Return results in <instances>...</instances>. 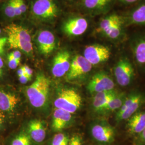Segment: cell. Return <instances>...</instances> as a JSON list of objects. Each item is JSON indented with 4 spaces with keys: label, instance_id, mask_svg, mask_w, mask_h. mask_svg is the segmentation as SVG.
Returning <instances> with one entry per match:
<instances>
[{
    "label": "cell",
    "instance_id": "1",
    "mask_svg": "<svg viewBox=\"0 0 145 145\" xmlns=\"http://www.w3.org/2000/svg\"><path fill=\"white\" fill-rule=\"evenodd\" d=\"M3 29L7 37L8 45L10 48L31 54L33 52V46L28 29L12 23L5 25Z\"/></svg>",
    "mask_w": 145,
    "mask_h": 145
},
{
    "label": "cell",
    "instance_id": "2",
    "mask_svg": "<svg viewBox=\"0 0 145 145\" xmlns=\"http://www.w3.org/2000/svg\"><path fill=\"white\" fill-rule=\"evenodd\" d=\"M50 81L42 73H39L34 82L26 88L27 99L31 105L36 109L44 108L49 97Z\"/></svg>",
    "mask_w": 145,
    "mask_h": 145
},
{
    "label": "cell",
    "instance_id": "3",
    "mask_svg": "<svg viewBox=\"0 0 145 145\" xmlns=\"http://www.w3.org/2000/svg\"><path fill=\"white\" fill-rule=\"evenodd\" d=\"M31 12L37 20L49 23L57 18L60 9L53 0H34L31 4Z\"/></svg>",
    "mask_w": 145,
    "mask_h": 145
},
{
    "label": "cell",
    "instance_id": "4",
    "mask_svg": "<svg viewBox=\"0 0 145 145\" xmlns=\"http://www.w3.org/2000/svg\"><path fill=\"white\" fill-rule=\"evenodd\" d=\"M20 104V97L14 89L9 86L0 85V110L9 120L15 117Z\"/></svg>",
    "mask_w": 145,
    "mask_h": 145
},
{
    "label": "cell",
    "instance_id": "5",
    "mask_svg": "<svg viewBox=\"0 0 145 145\" xmlns=\"http://www.w3.org/2000/svg\"><path fill=\"white\" fill-rule=\"evenodd\" d=\"M57 109L66 111L72 114L79 109L82 104V98L75 90L69 89L62 90L54 101Z\"/></svg>",
    "mask_w": 145,
    "mask_h": 145
},
{
    "label": "cell",
    "instance_id": "6",
    "mask_svg": "<svg viewBox=\"0 0 145 145\" xmlns=\"http://www.w3.org/2000/svg\"><path fill=\"white\" fill-rule=\"evenodd\" d=\"M111 52L107 46L94 44L86 47L83 57L92 65H96L106 61L110 57Z\"/></svg>",
    "mask_w": 145,
    "mask_h": 145
},
{
    "label": "cell",
    "instance_id": "7",
    "mask_svg": "<svg viewBox=\"0 0 145 145\" xmlns=\"http://www.w3.org/2000/svg\"><path fill=\"white\" fill-rule=\"evenodd\" d=\"M114 87L112 79L106 73L103 72L95 74L87 86L88 91L92 94L112 90L114 89Z\"/></svg>",
    "mask_w": 145,
    "mask_h": 145
},
{
    "label": "cell",
    "instance_id": "8",
    "mask_svg": "<svg viewBox=\"0 0 145 145\" xmlns=\"http://www.w3.org/2000/svg\"><path fill=\"white\" fill-rule=\"evenodd\" d=\"M114 74L117 83L122 87H126L131 82L135 72L130 61L126 58H122L116 65Z\"/></svg>",
    "mask_w": 145,
    "mask_h": 145
},
{
    "label": "cell",
    "instance_id": "9",
    "mask_svg": "<svg viewBox=\"0 0 145 145\" xmlns=\"http://www.w3.org/2000/svg\"><path fill=\"white\" fill-rule=\"evenodd\" d=\"M93 65L88 62L83 56L77 55L71 62L69 69L67 73V78L72 80L83 76L90 72Z\"/></svg>",
    "mask_w": 145,
    "mask_h": 145
},
{
    "label": "cell",
    "instance_id": "10",
    "mask_svg": "<svg viewBox=\"0 0 145 145\" xmlns=\"http://www.w3.org/2000/svg\"><path fill=\"white\" fill-rule=\"evenodd\" d=\"M88 27L87 20L81 17L71 18L62 26L63 31L69 36L76 37L83 35Z\"/></svg>",
    "mask_w": 145,
    "mask_h": 145
},
{
    "label": "cell",
    "instance_id": "11",
    "mask_svg": "<svg viewBox=\"0 0 145 145\" xmlns=\"http://www.w3.org/2000/svg\"><path fill=\"white\" fill-rule=\"evenodd\" d=\"M36 40L39 52L44 56H48L56 48V39L51 31L47 30L39 31Z\"/></svg>",
    "mask_w": 145,
    "mask_h": 145
},
{
    "label": "cell",
    "instance_id": "12",
    "mask_svg": "<svg viewBox=\"0 0 145 145\" xmlns=\"http://www.w3.org/2000/svg\"><path fill=\"white\" fill-rule=\"evenodd\" d=\"M71 66L70 54L66 50L58 52L54 57L52 73L56 78H61L67 73Z\"/></svg>",
    "mask_w": 145,
    "mask_h": 145
},
{
    "label": "cell",
    "instance_id": "13",
    "mask_svg": "<svg viewBox=\"0 0 145 145\" xmlns=\"http://www.w3.org/2000/svg\"><path fill=\"white\" fill-rule=\"evenodd\" d=\"M91 135L93 138L102 143H110L114 139V128L109 125H95L91 129Z\"/></svg>",
    "mask_w": 145,
    "mask_h": 145
},
{
    "label": "cell",
    "instance_id": "14",
    "mask_svg": "<svg viewBox=\"0 0 145 145\" xmlns=\"http://www.w3.org/2000/svg\"><path fill=\"white\" fill-rule=\"evenodd\" d=\"M72 118V114L60 109L54 110L52 117V127L54 131H59L65 129Z\"/></svg>",
    "mask_w": 145,
    "mask_h": 145
},
{
    "label": "cell",
    "instance_id": "15",
    "mask_svg": "<svg viewBox=\"0 0 145 145\" xmlns=\"http://www.w3.org/2000/svg\"><path fill=\"white\" fill-rule=\"evenodd\" d=\"M129 132L131 135H139L145 129V112H136L132 116L127 124Z\"/></svg>",
    "mask_w": 145,
    "mask_h": 145
},
{
    "label": "cell",
    "instance_id": "16",
    "mask_svg": "<svg viewBox=\"0 0 145 145\" xmlns=\"http://www.w3.org/2000/svg\"><path fill=\"white\" fill-rule=\"evenodd\" d=\"M29 136L36 142H42L46 137V129L42 122L38 119L31 120L28 124Z\"/></svg>",
    "mask_w": 145,
    "mask_h": 145
},
{
    "label": "cell",
    "instance_id": "17",
    "mask_svg": "<svg viewBox=\"0 0 145 145\" xmlns=\"http://www.w3.org/2000/svg\"><path fill=\"white\" fill-rule=\"evenodd\" d=\"M113 0H82V5L87 10L93 13H99L106 10Z\"/></svg>",
    "mask_w": 145,
    "mask_h": 145
},
{
    "label": "cell",
    "instance_id": "18",
    "mask_svg": "<svg viewBox=\"0 0 145 145\" xmlns=\"http://www.w3.org/2000/svg\"><path fill=\"white\" fill-rule=\"evenodd\" d=\"M117 93H118L114 89L95 94L93 101L94 110L97 112H102L110 99Z\"/></svg>",
    "mask_w": 145,
    "mask_h": 145
},
{
    "label": "cell",
    "instance_id": "19",
    "mask_svg": "<svg viewBox=\"0 0 145 145\" xmlns=\"http://www.w3.org/2000/svg\"><path fill=\"white\" fill-rule=\"evenodd\" d=\"M0 12L6 21H11L16 18L15 0H5L0 5Z\"/></svg>",
    "mask_w": 145,
    "mask_h": 145
},
{
    "label": "cell",
    "instance_id": "20",
    "mask_svg": "<svg viewBox=\"0 0 145 145\" xmlns=\"http://www.w3.org/2000/svg\"><path fill=\"white\" fill-rule=\"evenodd\" d=\"M122 19L119 16L116 14H111L103 18L99 24L97 31L105 34L110 30L114 25L120 22Z\"/></svg>",
    "mask_w": 145,
    "mask_h": 145
},
{
    "label": "cell",
    "instance_id": "21",
    "mask_svg": "<svg viewBox=\"0 0 145 145\" xmlns=\"http://www.w3.org/2000/svg\"><path fill=\"white\" fill-rule=\"evenodd\" d=\"M144 99L141 95H139L138 97L133 102L129 108L123 114L116 116V119L117 121H120L123 120L129 119L130 117L137 112L141 105L143 103Z\"/></svg>",
    "mask_w": 145,
    "mask_h": 145
},
{
    "label": "cell",
    "instance_id": "22",
    "mask_svg": "<svg viewBox=\"0 0 145 145\" xmlns=\"http://www.w3.org/2000/svg\"><path fill=\"white\" fill-rule=\"evenodd\" d=\"M126 97L124 93H117L110 99L103 109L102 112H114L118 110L124 103Z\"/></svg>",
    "mask_w": 145,
    "mask_h": 145
},
{
    "label": "cell",
    "instance_id": "23",
    "mask_svg": "<svg viewBox=\"0 0 145 145\" xmlns=\"http://www.w3.org/2000/svg\"><path fill=\"white\" fill-rule=\"evenodd\" d=\"M133 51L137 62L140 65H145V37L136 42Z\"/></svg>",
    "mask_w": 145,
    "mask_h": 145
},
{
    "label": "cell",
    "instance_id": "24",
    "mask_svg": "<svg viewBox=\"0 0 145 145\" xmlns=\"http://www.w3.org/2000/svg\"><path fill=\"white\" fill-rule=\"evenodd\" d=\"M130 21L132 24L145 25V3L133 11L130 16Z\"/></svg>",
    "mask_w": 145,
    "mask_h": 145
},
{
    "label": "cell",
    "instance_id": "25",
    "mask_svg": "<svg viewBox=\"0 0 145 145\" xmlns=\"http://www.w3.org/2000/svg\"><path fill=\"white\" fill-rule=\"evenodd\" d=\"M123 21L116 24L110 30L106 32L104 35L111 39H116L120 36L122 32Z\"/></svg>",
    "mask_w": 145,
    "mask_h": 145
},
{
    "label": "cell",
    "instance_id": "26",
    "mask_svg": "<svg viewBox=\"0 0 145 145\" xmlns=\"http://www.w3.org/2000/svg\"><path fill=\"white\" fill-rule=\"evenodd\" d=\"M10 145H31L30 137L25 133H21L12 140Z\"/></svg>",
    "mask_w": 145,
    "mask_h": 145
},
{
    "label": "cell",
    "instance_id": "27",
    "mask_svg": "<svg viewBox=\"0 0 145 145\" xmlns=\"http://www.w3.org/2000/svg\"><path fill=\"white\" fill-rule=\"evenodd\" d=\"M139 94L138 93H133L130 95L128 97H126L125 99L124 103L123 104L121 108L117 111L116 116H119L120 114H123L127 109L129 108L130 105L133 103V102L138 97Z\"/></svg>",
    "mask_w": 145,
    "mask_h": 145
},
{
    "label": "cell",
    "instance_id": "28",
    "mask_svg": "<svg viewBox=\"0 0 145 145\" xmlns=\"http://www.w3.org/2000/svg\"><path fill=\"white\" fill-rule=\"evenodd\" d=\"M68 141L69 139L66 135L58 133L53 137L52 145H68Z\"/></svg>",
    "mask_w": 145,
    "mask_h": 145
},
{
    "label": "cell",
    "instance_id": "29",
    "mask_svg": "<svg viewBox=\"0 0 145 145\" xmlns=\"http://www.w3.org/2000/svg\"><path fill=\"white\" fill-rule=\"evenodd\" d=\"M15 7L17 18L26 12L27 7L25 0H15Z\"/></svg>",
    "mask_w": 145,
    "mask_h": 145
},
{
    "label": "cell",
    "instance_id": "30",
    "mask_svg": "<svg viewBox=\"0 0 145 145\" xmlns=\"http://www.w3.org/2000/svg\"><path fill=\"white\" fill-rule=\"evenodd\" d=\"M9 119L1 110H0V132L5 129Z\"/></svg>",
    "mask_w": 145,
    "mask_h": 145
},
{
    "label": "cell",
    "instance_id": "31",
    "mask_svg": "<svg viewBox=\"0 0 145 145\" xmlns=\"http://www.w3.org/2000/svg\"><path fill=\"white\" fill-rule=\"evenodd\" d=\"M68 145H82L81 137L79 135H74L69 140Z\"/></svg>",
    "mask_w": 145,
    "mask_h": 145
},
{
    "label": "cell",
    "instance_id": "32",
    "mask_svg": "<svg viewBox=\"0 0 145 145\" xmlns=\"http://www.w3.org/2000/svg\"><path fill=\"white\" fill-rule=\"evenodd\" d=\"M8 66L11 69H15L20 64L21 61L17 60L11 57H7Z\"/></svg>",
    "mask_w": 145,
    "mask_h": 145
},
{
    "label": "cell",
    "instance_id": "33",
    "mask_svg": "<svg viewBox=\"0 0 145 145\" xmlns=\"http://www.w3.org/2000/svg\"><path fill=\"white\" fill-rule=\"evenodd\" d=\"M7 57H11L17 60L21 61L22 57V53L20 50H16L10 52L8 54Z\"/></svg>",
    "mask_w": 145,
    "mask_h": 145
},
{
    "label": "cell",
    "instance_id": "34",
    "mask_svg": "<svg viewBox=\"0 0 145 145\" xmlns=\"http://www.w3.org/2000/svg\"><path fill=\"white\" fill-rule=\"evenodd\" d=\"M5 65L3 59L0 56V79L2 78L5 74Z\"/></svg>",
    "mask_w": 145,
    "mask_h": 145
},
{
    "label": "cell",
    "instance_id": "35",
    "mask_svg": "<svg viewBox=\"0 0 145 145\" xmlns=\"http://www.w3.org/2000/svg\"><path fill=\"white\" fill-rule=\"evenodd\" d=\"M23 67L24 68L26 76L28 78H29L31 79L32 74H33V70L31 69V68L29 67L28 66H26V65L23 66Z\"/></svg>",
    "mask_w": 145,
    "mask_h": 145
},
{
    "label": "cell",
    "instance_id": "36",
    "mask_svg": "<svg viewBox=\"0 0 145 145\" xmlns=\"http://www.w3.org/2000/svg\"><path fill=\"white\" fill-rule=\"evenodd\" d=\"M18 80L22 84H26L27 82H29L30 80H31V78H28L26 75H24L19 76Z\"/></svg>",
    "mask_w": 145,
    "mask_h": 145
},
{
    "label": "cell",
    "instance_id": "37",
    "mask_svg": "<svg viewBox=\"0 0 145 145\" xmlns=\"http://www.w3.org/2000/svg\"><path fill=\"white\" fill-rule=\"evenodd\" d=\"M138 138L141 142L145 144V129L138 135Z\"/></svg>",
    "mask_w": 145,
    "mask_h": 145
},
{
    "label": "cell",
    "instance_id": "38",
    "mask_svg": "<svg viewBox=\"0 0 145 145\" xmlns=\"http://www.w3.org/2000/svg\"><path fill=\"white\" fill-rule=\"evenodd\" d=\"M17 75L18 76H21L22 75H26L25 74V70H24V68L23 66H22L18 70H17Z\"/></svg>",
    "mask_w": 145,
    "mask_h": 145
},
{
    "label": "cell",
    "instance_id": "39",
    "mask_svg": "<svg viewBox=\"0 0 145 145\" xmlns=\"http://www.w3.org/2000/svg\"><path fill=\"white\" fill-rule=\"evenodd\" d=\"M5 46L4 45H0V56H2L5 52Z\"/></svg>",
    "mask_w": 145,
    "mask_h": 145
},
{
    "label": "cell",
    "instance_id": "40",
    "mask_svg": "<svg viewBox=\"0 0 145 145\" xmlns=\"http://www.w3.org/2000/svg\"><path fill=\"white\" fill-rule=\"evenodd\" d=\"M121 2H123L124 3L126 4H131V3H133L135 2L138 1V0H120Z\"/></svg>",
    "mask_w": 145,
    "mask_h": 145
},
{
    "label": "cell",
    "instance_id": "41",
    "mask_svg": "<svg viewBox=\"0 0 145 145\" xmlns=\"http://www.w3.org/2000/svg\"><path fill=\"white\" fill-rule=\"evenodd\" d=\"M3 37H6L5 33L3 30V29L0 27V38Z\"/></svg>",
    "mask_w": 145,
    "mask_h": 145
},
{
    "label": "cell",
    "instance_id": "42",
    "mask_svg": "<svg viewBox=\"0 0 145 145\" xmlns=\"http://www.w3.org/2000/svg\"><path fill=\"white\" fill-rule=\"evenodd\" d=\"M69 1H72V0H69Z\"/></svg>",
    "mask_w": 145,
    "mask_h": 145
}]
</instances>
